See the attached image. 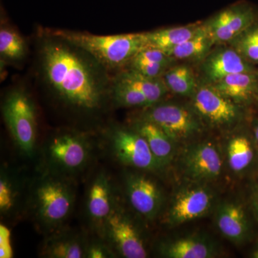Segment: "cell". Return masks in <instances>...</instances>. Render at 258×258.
Masks as SVG:
<instances>
[{
  "mask_svg": "<svg viewBox=\"0 0 258 258\" xmlns=\"http://www.w3.org/2000/svg\"><path fill=\"white\" fill-rule=\"evenodd\" d=\"M42 76L52 94L64 106L83 114L101 111L111 97L105 69L84 50L49 35L40 45Z\"/></svg>",
  "mask_w": 258,
  "mask_h": 258,
  "instance_id": "6da1fadb",
  "label": "cell"
},
{
  "mask_svg": "<svg viewBox=\"0 0 258 258\" xmlns=\"http://www.w3.org/2000/svg\"><path fill=\"white\" fill-rule=\"evenodd\" d=\"M72 181L66 176L41 172L31 186L32 215L37 225L48 234L62 228L72 213L76 200Z\"/></svg>",
  "mask_w": 258,
  "mask_h": 258,
  "instance_id": "7a4b0ae2",
  "label": "cell"
},
{
  "mask_svg": "<svg viewBox=\"0 0 258 258\" xmlns=\"http://www.w3.org/2000/svg\"><path fill=\"white\" fill-rule=\"evenodd\" d=\"M50 34L79 47L106 69H119L128 64L139 51L146 47L144 32L98 35L56 30Z\"/></svg>",
  "mask_w": 258,
  "mask_h": 258,
  "instance_id": "3957f363",
  "label": "cell"
},
{
  "mask_svg": "<svg viewBox=\"0 0 258 258\" xmlns=\"http://www.w3.org/2000/svg\"><path fill=\"white\" fill-rule=\"evenodd\" d=\"M92 149L89 139L82 134L56 132L42 146L40 171L74 179L87 167Z\"/></svg>",
  "mask_w": 258,
  "mask_h": 258,
  "instance_id": "277c9868",
  "label": "cell"
},
{
  "mask_svg": "<svg viewBox=\"0 0 258 258\" xmlns=\"http://www.w3.org/2000/svg\"><path fill=\"white\" fill-rule=\"evenodd\" d=\"M3 114L20 152L33 157L37 146V115L31 97L23 90H13L5 98Z\"/></svg>",
  "mask_w": 258,
  "mask_h": 258,
  "instance_id": "5b68a950",
  "label": "cell"
},
{
  "mask_svg": "<svg viewBox=\"0 0 258 258\" xmlns=\"http://www.w3.org/2000/svg\"><path fill=\"white\" fill-rule=\"evenodd\" d=\"M145 109L142 118L160 127L174 143L187 140L203 130V120L192 108L159 102Z\"/></svg>",
  "mask_w": 258,
  "mask_h": 258,
  "instance_id": "8992f818",
  "label": "cell"
},
{
  "mask_svg": "<svg viewBox=\"0 0 258 258\" xmlns=\"http://www.w3.org/2000/svg\"><path fill=\"white\" fill-rule=\"evenodd\" d=\"M101 235L116 255L125 258L148 257L143 237L118 202L103 224Z\"/></svg>",
  "mask_w": 258,
  "mask_h": 258,
  "instance_id": "52a82bcc",
  "label": "cell"
},
{
  "mask_svg": "<svg viewBox=\"0 0 258 258\" xmlns=\"http://www.w3.org/2000/svg\"><path fill=\"white\" fill-rule=\"evenodd\" d=\"M191 100L194 111L203 123L211 126L229 128L242 119L243 107L236 104L212 85L200 83Z\"/></svg>",
  "mask_w": 258,
  "mask_h": 258,
  "instance_id": "ba28073f",
  "label": "cell"
},
{
  "mask_svg": "<svg viewBox=\"0 0 258 258\" xmlns=\"http://www.w3.org/2000/svg\"><path fill=\"white\" fill-rule=\"evenodd\" d=\"M109 147L113 157L123 165L147 172L162 169L147 141L134 128L115 127L112 129Z\"/></svg>",
  "mask_w": 258,
  "mask_h": 258,
  "instance_id": "9c48e42d",
  "label": "cell"
},
{
  "mask_svg": "<svg viewBox=\"0 0 258 258\" xmlns=\"http://www.w3.org/2000/svg\"><path fill=\"white\" fill-rule=\"evenodd\" d=\"M258 20V8L240 1L224 8L204 22L215 45L227 44Z\"/></svg>",
  "mask_w": 258,
  "mask_h": 258,
  "instance_id": "30bf717a",
  "label": "cell"
},
{
  "mask_svg": "<svg viewBox=\"0 0 258 258\" xmlns=\"http://www.w3.org/2000/svg\"><path fill=\"white\" fill-rule=\"evenodd\" d=\"M258 72L251 64L228 44L215 45L200 62L199 81L203 84L213 85L231 75Z\"/></svg>",
  "mask_w": 258,
  "mask_h": 258,
  "instance_id": "8fae6325",
  "label": "cell"
},
{
  "mask_svg": "<svg viewBox=\"0 0 258 258\" xmlns=\"http://www.w3.org/2000/svg\"><path fill=\"white\" fill-rule=\"evenodd\" d=\"M181 164L187 179L197 182H205L220 176L222 159L216 146L211 142H202L192 144L185 149Z\"/></svg>",
  "mask_w": 258,
  "mask_h": 258,
  "instance_id": "7c38bea8",
  "label": "cell"
},
{
  "mask_svg": "<svg viewBox=\"0 0 258 258\" xmlns=\"http://www.w3.org/2000/svg\"><path fill=\"white\" fill-rule=\"evenodd\" d=\"M125 195L134 211L146 220L157 216L163 203V194L152 178L137 172H128L124 179Z\"/></svg>",
  "mask_w": 258,
  "mask_h": 258,
  "instance_id": "4fadbf2b",
  "label": "cell"
},
{
  "mask_svg": "<svg viewBox=\"0 0 258 258\" xmlns=\"http://www.w3.org/2000/svg\"><path fill=\"white\" fill-rule=\"evenodd\" d=\"M213 201L211 191L203 186L181 190L169 207L166 222L171 226H177L200 218L210 211Z\"/></svg>",
  "mask_w": 258,
  "mask_h": 258,
  "instance_id": "5bb4252c",
  "label": "cell"
},
{
  "mask_svg": "<svg viewBox=\"0 0 258 258\" xmlns=\"http://www.w3.org/2000/svg\"><path fill=\"white\" fill-rule=\"evenodd\" d=\"M115 198L111 180L106 173H98L88 186L86 210L90 220L101 232L103 224L116 205Z\"/></svg>",
  "mask_w": 258,
  "mask_h": 258,
  "instance_id": "9a60e30c",
  "label": "cell"
},
{
  "mask_svg": "<svg viewBox=\"0 0 258 258\" xmlns=\"http://www.w3.org/2000/svg\"><path fill=\"white\" fill-rule=\"evenodd\" d=\"M215 222L222 235L233 243L243 244L250 238V223L245 210L240 204L226 203L220 205Z\"/></svg>",
  "mask_w": 258,
  "mask_h": 258,
  "instance_id": "2e32d148",
  "label": "cell"
},
{
  "mask_svg": "<svg viewBox=\"0 0 258 258\" xmlns=\"http://www.w3.org/2000/svg\"><path fill=\"white\" fill-rule=\"evenodd\" d=\"M87 242L82 234L60 228L48 234L40 254L48 258H86Z\"/></svg>",
  "mask_w": 258,
  "mask_h": 258,
  "instance_id": "e0dca14e",
  "label": "cell"
},
{
  "mask_svg": "<svg viewBox=\"0 0 258 258\" xmlns=\"http://www.w3.org/2000/svg\"><path fill=\"white\" fill-rule=\"evenodd\" d=\"M212 86L239 106L258 103V72L231 75Z\"/></svg>",
  "mask_w": 258,
  "mask_h": 258,
  "instance_id": "ac0fdd59",
  "label": "cell"
},
{
  "mask_svg": "<svg viewBox=\"0 0 258 258\" xmlns=\"http://www.w3.org/2000/svg\"><path fill=\"white\" fill-rule=\"evenodd\" d=\"M159 250L163 257L169 258H212L217 255L215 244L197 236L163 242Z\"/></svg>",
  "mask_w": 258,
  "mask_h": 258,
  "instance_id": "d6986e66",
  "label": "cell"
},
{
  "mask_svg": "<svg viewBox=\"0 0 258 258\" xmlns=\"http://www.w3.org/2000/svg\"><path fill=\"white\" fill-rule=\"evenodd\" d=\"M136 132L147 141L151 151L162 169L170 164L174 157V142L157 124L141 118L134 122Z\"/></svg>",
  "mask_w": 258,
  "mask_h": 258,
  "instance_id": "ffe728a7",
  "label": "cell"
},
{
  "mask_svg": "<svg viewBox=\"0 0 258 258\" xmlns=\"http://www.w3.org/2000/svg\"><path fill=\"white\" fill-rule=\"evenodd\" d=\"M203 23H196L184 26L171 27L154 31L144 32L146 47H153L167 52L186 42L201 28Z\"/></svg>",
  "mask_w": 258,
  "mask_h": 258,
  "instance_id": "44dd1931",
  "label": "cell"
},
{
  "mask_svg": "<svg viewBox=\"0 0 258 258\" xmlns=\"http://www.w3.org/2000/svg\"><path fill=\"white\" fill-rule=\"evenodd\" d=\"M215 46V42L203 22L201 28L194 36L165 52L176 61L200 62Z\"/></svg>",
  "mask_w": 258,
  "mask_h": 258,
  "instance_id": "7402d4cb",
  "label": "cell"
},
{
  "mask_svg": "<svg viewBox=\"0 0 258 258\" xmlns=\"http://www.w3.org/2000/svg\"><path fill=\"white\" fill-rule=\"evenodd\" d=\"M162 79L169 92L181 96L191 98L200 86L198 75L187 63L173 64Z\"/></svg>",
  "mask_w": 258,
  "mask_h": 258,
  "instance_id": "603a6c76",
  "label": "cell"
},
{
  "mask_svg": "<svg viewBox=\"0 0 258 258\" xmlns=\"http://www.w3.org/2000/svg\"><path fill=\"white\" fill-rule=\"evenodd\" d=\"M255 141L248 134H240L231 139L227 147L230 169L235 172L247 170L255 159Z\"/></svg>",
  "mask_w": 258,
  "mask_h": 258,
  "instance_id": "cb8c5ba5",
  "label": "cell"
},
{
  "mask_svg": "<svg viewBox=\"0 0 258 258\" xmlns=\"http://www.w3.org/2000/svg\"><path fill=\"white\" fill-rule=\"evenodd\" d=\"M119 76L143 93L151 106L159 103L169 92L162 77H147L129 69L120 74Z\"/></svg>",
  "mask_w": 258,
  "mask_h": 258,
  "instance_id": "d4e9b609",
  "label": "cell"
},
{
  "mask_svg": "<svg viewBox=\"0 0 258 258\" xmlns=\"http://www.w3.org/2000/svg\"><path fill=\"white\" fill-rule=\"evenodd\" d=\"M21 197V186L16 176L3 169L0 176V212L9 217L18 211Z\"/></svg>",
  "mask_w": 258,
  "mask_h": 258,
  "instance_id": "484cf974",
  "label": "cell"
},
{
  "mask_svg": "<svg viewBox=\"0 0 258 258\" xmlns=\"http://www.w3.org/2000/svg\"><path fill=\"white\" fill-rule=\"evenodd\" d=\"M111 98L118 106L145 108L151 106L143 93L136 89L119 76L112 86Z\"/></svg>",
  "mask_w": 258,
  "mask_h": 258,
  "instance_id": "4316f807",
  "label": "cell"
},
{
  "mask_svg": "<svg viewBox=\"0 0 258 258\" xmlns=\"http://www.w3.org/2000/svg\"><path fill=\"white\" fill-rule=\"evenodd\" d=\"M227 44L258 68V20Z\"/></svg>",
  "mask_w": 258,
  "mask_h": 258,
  "instance_id": "83f0119b",
  "label": "cell"
},
{
  "mask_svg": "<svg viewBox=\"0 0 258 258\" xmlns=\"http://www.w3.org/2000/svg\"><path fill=\"white\" fill-rule=\"evenodd\" d=\"M26 49L25 41L19 34L9 29H1L0 55L2 58L10 61L22 60L26 54Z\"/></svg>",
  "mask_w": 258,
  "mask_h": 258,
  "instance_id": "f1b7e54d",
  "label": "cell"
},
{
  "mask_svg": "<svg viewBox=\"0 0 258 258\" xmlns=\"http://www.w3.org/2000/svg\"><path fill=\"white\" fill-rule=\"evenodd\" d=\"M128 66L129 69L134 70L147 77L161 78L173 64L157 63L134 57Z\"/></svg>",
  "mask_w": 258,
  "mask_h": 258,
  "instance_id": "f546056e",
  "label": "cell"
},
{
  "mask_svg": "<svg viewBox=\"0 0 258 258\" xmlns=\"http://www.w3.org/2000/svg\"><path fill=\"white\" fill-rule=\"evenodd\" d=\"M135 58L139 60L157 62V63L174 64L176 62L164 51L153 47H144L135 55Z\"/></svg>",
  "mask_w": 258,
  "mask_h": 258,
  "instance_id": "4dcf8cb0",
  "label": "cell"
},
{
  "mask_svg": "<svg viewBox=\"0 0 258 258\" xmlns=\"http://www.w3.org/2000/svg\"><path fill=\"white\" fill-rule=\"evenodd\" d=\"M116 254L107 243L106 240H93L87 242L86 247V258H109L115 257Z\"/></svg>",
  "mask_w": 258,
  "mask_h": 258,
  "instance_id": "1f68e13d",
  "label": "cell"
},
{
  "mask_svg": "<svg viewBox=\"0 0 258 258\" xmlns=\"http://www.w3.org/2000/svg\"><path fill=\"white\" fill-rule=\"evenodd\" d=\"M13 250L11 244V233L8 227L4 225L0 227V257H13Z\"/></svg>",
  "mask_w": 258,
  "mask_h": 258,
  "instance_id": "d6a6232c",
  "label": "cell"
},
{
  "mask_svg": "<svg viewBox=\"0 0 258 258\" xmlns=\"http://www.w3.org/2000/svg\"><path fill=\"white\" fill-rule=\"evenodd\" d=\"M251 206L254 216L258 220V188L254 190L251 198Z\"/></svg>",
  "mask_w": 258,
  "mask_h": 258,
  "instance_id": "836d02e7",
  "label": "cell"
},
{
  "mask_svg": "<svg viewBox=\"0 0 258 258\" xmlns=\"http://www.w3.org/2000/svg\"><path fill=\"white\" fill-rule=\"evenodd\" d=\"M252 134H253V137L256 144H258V120H256L255 123H254Z\"/></svg>",
  "mask_w": 258,
  "mask_h": 258,
  "instance_id": "e575fe53",
  "label": "cell"
},
{
  "mask_svg": "<svg viewBox=\"0 0 258 258\" xmlns=\"http://www.w3.org/2000/svg\"><path fill=\"white\" fill-rule=\"evenodd\" d=\"M251 257L258 258V242L256 244L255 247H254L252 253H251Z\"/></svg>",
  "mask_w": 258,
  "mask_h": 258,
  "instance_id": "d590c367",
  "label": "cell"
},
{
  "mask_svg": "<svg viewBox=\"0 0 258 258\" xmlns=\"http://www.w3.org/2000/svg\"><path fill=\"white\" fill-rule=\"evenodd\" d=\"M257 188H258V181H257Z\"/></svg>",
  "mask_w": 258,
  "mask_h": 258,
  "instance_id": "8d00e7d4",
  "label": "cell"
}]
</instances>
